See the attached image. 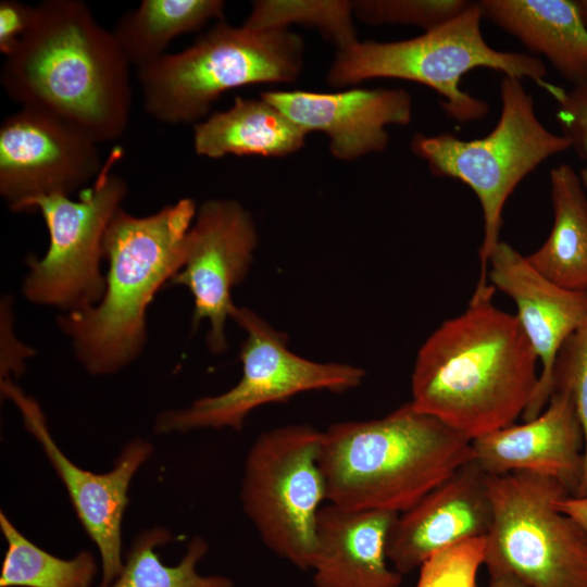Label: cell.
Segmentation results:
<instances>
[{"label":"cell","instance_id":"obj_1","mask_svg":"<svg viewBox=\"0 0 587 587\" xmlns=\"http://www.w3.org/2000/svg\"><path fill=\"white\" fill-rule=\"evenodd\" d=\"M475 288L465 311L445 321L420 348L412 404L470 439L514 424L533 398L538 358L516 315Z\"/></svg>","mask_w":587,"mask_h":587},{"label":"cell","instance_id":"obj_2","mask_svg":"<svg viewBox=\"0 0 587 587\" xmlns=\"http://www.w3.org/2000/svg\"><path fill=\"white\" fill-rule=\"evenodd\" d=\"M0 83L21 108L47 112L98 143L121 138L132 108L130 63L82 0H43L5 57Z\"/></svg>","mask_w":587,"mask_h":587},{"label":"cell","instance_id":"obj_3","mask_svg":"<svg viewBox=\"0 0 587 587\" xmlns=\"http://www.w3.org/2000/svg\"><path fill=\"white\" fill-rule=\"evenodd\" d=\"M471 441L411 401L380 419L332 424L317 459L326 501L402 513L472 459Z\"/></svg>","mask_w":587,"mask_h":587},{"label":"cell","instance_id":"obj_4","mask_svg":"<svg viewBox=\"0 0 587 587\" xmlns=\"http://www.w3.org/2000/svg\"><path fill=\"white\" fill-rule=\"evenodd\" d=\"M197 211L192 199L182 198L150 215L134 216L122 208L114 215L103 241L109 271L102 298L58 319L90 374L114 373L141 352L147 309L180 270Z\"/></svg>","mask_w":587,"mask_h":587},{"label":"cell","instance_id":"obj_5","mask_svg":"<svg viewBox=\"0 0 587 587\" xmlns=\"http://www.w3.org/2000/svg\"><path fill=\"white\" fill-rule=\"evenodd\" d=\"M478 2L446 23L414 38L398 41H357L338 50L327 83L345 87L373 78H397L432 88L445 113L460 123L484 118L488 103L461 88L462 77L474 68L528 78L550 96L558 86L546 80L545 62L533 54L497 50L482 33Z\"/></svg>","mask_w":587,"mask_h":587},{"label":"cell","instance_id":"obj_6","mask_svg":"<svg viewBox=\"0 0 587 587\" xmlns=\"http://www.w3.org/2000/svg\"><path fill=\"white\" fill-rule=\"evenodd\" d=\"M303 51L302 38L289 29L220 21L192 46L137 70L145 111L166 124L198 122L230 89L296 82Z\"/></svg>","mask_w":587,"mask_h":587},{"label":"cell","instance_id":"obj_7","mask_svg":"<svg viewBox=\"0 0 587 587\" xmlns=\"http://www.w3.org/2000/svg\"><path fill=\"white\" fill-rule=\"evenodd\" d=\"M500 100L498 122L485 137L464 140L450 133H416L410 143L433 175L464 183L480 203L484 237L476 288L489 285V257L500 242L502 211L510 195L544 161L571 149L565 136L550 132L539 121L522 79L503 76Z\"/></svg>","mask_w":587,"mask_h":587},{"label":"cell","instance_id":"obj_8","mask_svg":"<svg viewBox=\"0 0 587 587\" xmlns=\"http://www.w3.org/2000/svg\"><path fill=\"white\" fill-rule=\"evenodd\" d=\"M492 522L485 538L491 575L526 587H587V533L557 503V479L529 472L487 475Z\"/></svg>","mask_w":587,"mask_h":587},{"label":"cell","instance_id":"obj_9","mask_svg":"<svg viewBox=\"0 0 587 587\" xmlns=\"http://www.w3.org/2000/svg\"><path fill=\"white\" fill-rule=\"evenodd\" d=\"M322 432L291 424L262 433L247 453L240 499L267 549L299 570L314 562L316 517L326 501Z\"/></svg>","mask_w":587,"mask_h":587},{"label":"cell","instance_id":"obj_10","mask_svg":"<svg viewBox=\"0 0 587 587\" xmlns=\"http://www.w3.org/2000/svg\"><path fill=\"white\" fill-rule=\"evenodd\" d=\"M121 150L114 149L91 186L78 200L54 193L26 202L21 211H38L47 225L49 247L40 259L27 258L23 294L34 303L55 307L65 313L87 310L103 296L107 229L127 196L126 180L111 173Z\"/></svg>","mask_w":587,"mask_h":587},{"label":"cell","instance_id":"obj_11","mask_svg":"<svg viewBox=\"0 0 587 587\" xmlns=\"http://www.w3.org/2000/svg\"><path fill=\"white\" fill-rule=\"evenodd\" d=\"M232 319L245 330L239 357L242 374L227 391L193 401L188 408L166 411L157 419L158 434L201 428L240 430L257 408L284 402L307 391L345 392L361 385V367L315 362L288 349L287 336L248 308L236 307Z\"/></svg>","mask_w":587,"mask_h":587},{"label":"cell","instance_id":"obj_12","mask_svg":"<svg viewBox=\"0 0 587 587\" xmlns=\"http://www.w3.org/2000/svg\"><path fill=\"white\" fill-rule=\"evenodd\" d=\"M98 142L75 125L21 108L0 125V195L18 212L32 199L92 183L104 162Z\"/></svg>","mask_w":587,"mask_h":587},{"label":"cell","instance_id":"obj_13","mask_svg":"<svg viewBox=\"0 0 587 587\" xmlns=\"http://www.w3.org/2000/svg\"><path fill=\"white\" fill-rule=\"evenodd\" d=\"M257 245L254 222L237 201L212 199L199 207L187 235L183 265L170 283L191 292L192 324L209 321L207 341L213 353L227 347L226 321L236 308L232 290L246 277Z\"/></svg>","mask_w":587,"mask_h":587},{"label":"cell","instance_id":"obj_14","mask_svg":"<svg viewBox=\"0 0 587 587\" xmlns=\"http://www.w3.org/2000/svg\"><path fill=\"white\" fill-rule=\"evenodd\" d=\"M3 395L21 412L26 429L37 439L62 480L74 511L101 558L100 587H109L121 574L122 520L128 503L130 480L152 452L151 445L134 439L122 449L107 473H93L72 462L53 440L39 404L11 379L1 380Z\"/></svg>","mask_w":587,"mask_h":587},{"label":"cell","instance_id":"obj_15","mask_svg":"<svg viewBox=\"0 0 587 587\" xmlns=\"http://www.w3.org/2000/svg\"><path fill=\"white\" fill-rule=\"evenodd\" d=\"M488 277L515 302L517 320L541 364L535 394L522 414L526 422L539 415L550 400L557 355L587 317V292L553 283L501 240L489 257Z\"/></svg>","mask_w":587,"mask_h":587},{"label":"cell","instance_id":"obj_16","mask_svg":"<svg viewBox=\"0 0 587 587\" xmlns=\"http://www.w3.org/2000/svg\"><path fill=\"white\" fill-rule=\"evenodd\" d=\"M491 522L487 474L470 460L397 515L387 538V559L407 575L439 550L486 538Z\"/></svg>","mask_w":587,"mask_h":587},{"label":"cell","instance_id":"obj_17","mask_svg":"<svg viewBox=\"0 0 587 587\" xmlns=\"http://www.w3.org/2000/svg\"><path fill=\"white\" fill-rule=\"evenodd\" d=\"M260 97L307 134L324 133L330 153L342 161L385 150L389 143L387 126H404L412 120V98L401 88L334 93L270 90Z\"/></svg>","mask_w":587,"mask_h":587},{"label":"cell","instance_id":"obj_18","mask_svg":"<svg viewBox=\"0 0 587 587\" xmlns=\"http://www.w3.org/2000/svg\"><path fill=\"white\" fill-rule=\"evenodd\" d=\"M584 434L574 403L554 390L542 412L472 439V461L487 475L529 472L561 483L576 495L583 473Z\"/></svg>","mask_w":587,"mask_h":587},{"label":"cell","instance_id":"obj_19","mask_svg":"<svg viewBox=\"0 0 587 587\" xmlns=\"http://www.w3.org/2000/svg\"><path fill=\"white\" fill-rule=\"evenodd\" d=\"M397 515L323 505L315 527L314 587H400L402 575L389 567L386 553Z\"/></svg>","mask_w":587,"mask_h":587},{"label":"cell","instance_id":"obj_20","mask_svg":"<svg viewBox=\"0 0 587 587\" xmlns=\"http://www.w3.org/2000/svg\"><path fill=\"white\" fill-rule=\"evenodd\" d=\"M484 18L545 57L572 86L587 78V27L575 0H480Z\"/></svg>","mask_w":587,"mask_h":587},{"label":"cell","instance_id":"obj_21","mask_svg":"<svg viewBox=\"0 0 587 587\" xmlns=\"http://www.w3.org/2000/svg\"><path fill=\"white\" fill-rule=\"evenodd\" d=\"M307 133L263 98L236 97L232 107L193 126L198 155L286 157L300 150Z\"/></svg>","mask_w":587,"mask_h":587},{"label":"cell","instance_id":"obj_22","mask_svg":"<svg viewBox=\"0 0 587 587\" xmlns=\"http://www.w3.org/2000/svg\"><path fill=\"white\" fill-rule=\"evenodd\" d=\"M553 224L528 262L553 283L587 292V197L578 173L566 163L550 171Z\"/></svg>","mask_w":587,"mask_h":587},{"label":"cell","instance_id":"obj_23","mask_svg":"<svg viewBox=\"0 0 587 587\" xmlns=\"http://www.w3.org/2000/svg\"><path fill=\"white\" fill-rule=\"evenodd\" d=\"M221 0H142L125 12L112 33L130 65L146 66L165 54L177 36L224 18Z\"/></svg>","mask_w":587,"mask_h":587},{"label":"cell","instance_id":"obj_24","mask_svg":"<svg viewBox=\"0 0 587 587\" xmlns=\"http://www.w3.org/2000/svg\"><path fill=\"white\" fill-rule=\"evenodd\" d=\"M0 529L7 541L0 587H90L98 565L88 551L72 559L55 557L28 540L0 513Z\"/></svg>","mask_w":587,"mask_h":587},{"label":"cell","instance_id":"obj_25","mask_svg":"<svg viewBox=\"0 0 587 587\" xmlns=\"http://www.w3.org/2000/svg\"><path fill=\"white\" fill-rule=\"evenodd\" d=\"M172 540L165 528L142 530L134 539L121 574L109 587H233L228 577L198 572V563L208 551L207 541L200 537L191 539L177 564H164L155 548Z\"/></svg>","mask_w":587,"mask_h":587},{"label":"cell","instance_id":"obj_26","mask_svg":"<svg viewBox=\"0 0 587 587\" xmlns=\"http://www.w3.org/2000/svg\"><path fill=\"white\" fill-rule=\"evenodd\" d=\"M353 1L260 0L254 1L243 26L253 29H289L291 24L317 28L337 51L358 41Z\"/></svg>","mask_w":587,"mask_h":587},{"label":"cell","instance_id":"obj_27","mask_svg":"<svg viewBox=\"0 0 587 587\" xmlns=\"http://www.w3.org/2000/svg\"><path fill=\"white\" fill-rule=\"evenodd\" d=\"M467 0H362L353 1L361 21L378 24H405L433 29L464 11Z\"/></svg>","mask_w":587,"mask_h":587},{"label":"cell","instance_id":"obj_28","mask_svg":"<svg viewBox=\"0 0 587 587\" xmlns=\"http://www.w3.org/2000/svg\"><path fill=\"white\" fill-rule=\"evenodd\" d=\"M566 391L582 425L585 447L582 479L575 496L587 495V317L561 347L552 372V392ZM574 496V495H573Z\"/></svg>","mask_w":587,"mask_h":587},{"label":"cell","instance_id":"obj_29","mask_svg":"<svg viewBox=\"0 0 587 587\" xmlns=\"http://www.w3.org/2000/svg\"><path fill=\"white\" fill-rule=\"evenodd\" d=\"M485 560V538L469 539L432 554L420 569L415 587H476Z\"/></svg>","mask_w":587,"mask_h":587},{"label":"cell","instance_id":"obj_30","mask_svg":"<svg viewBox=\"0 0 587 587\" xmlns=\"http://www.w3.org/2000/svg\"><path fill=\"white\" fill-rule=\"evenodd\" d=\"M551 97L557 102L555 118L561 134L571 141V148L585 162L578 176L587 190V78L570 89L558 86Z\"/></svg>","mask_w":587,"mask_h":587},{"label":"cell","instance_id":"obj_31","mask_svg":"<svg viewBox=\"0 0 587 587\" xmlns=\"http://www.w3.org/2000/svg\"><path fill=\"white\" fill-rule=\"evenodd\" d=\"M35 5L17 0L0 1V51L9 55L29 29Z\"/></svg>","mask_w":587,"mask_h":587},{"label":"cell","instance_id":"obj_32","mask_svg":"<svg viewBox=\"0 0 587 587\" xmlns=\"http://www.w3.org/2000/svg\"><path fill=\"white\" fill-rule=\"evenodd\" d=\"M560 511L574 519L587 533V495L566 496L557 503Z\"/></svg>","mask_w":587,"mask_h":587},{"label":"cell","instance_id":"obj_33","mask_svg":"<svg viewBox=\"0 0 587 587\" xmlns=\"http://www.w3.org/2000/svg\"><path fill=\"white\" fill-rule=\"evenodd\" d=\"M488 587H526L517 579L505 575H491Z\"/></svg>","mask_w":587,"mask_h":587},{"label":"cell","instance_id":"obj_34","mask_svg":"<svg viewBox=\"0 0 587 587\" xmlns=\"http://www.w3.org/2000/svg\"><path fill=\"white\" fill-rule=\"evenodd\" d=\"M575 3L577 5L582 20L587 27V0H575Z\"/></svg>","mask_w":587,"mask_h":587}]
</instances>
